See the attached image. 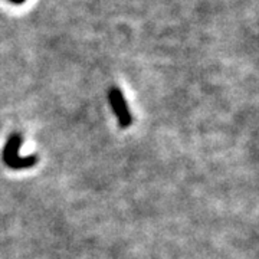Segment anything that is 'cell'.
<instances>
[{
  "mask_svg": "<svg viewBox=\"0 0 259 259\" xmlns=\"http://www.w3.org/2000/svg\"><path fill=\"white\" fill-rule=\"evenodd\" d=\"M22 141L23 140H22L20 134H12L5 148H3V153H2L3 163L13 170L28 168V167H32L36 163L35 156H30V157H20L19 156V148L22 146Z\"/></svg>",
  "mask_w": 259,
  "mask_h": 259,
  "instance_id": "cell-1",
  "label": "cell"
},
{
  "mask_svg": "<svg viewBox=\"0 0 259 259\" xmlns=\"http://www.w3.org/2000/svg\"><path fill=\"white\" fill-rule=\"evenodd\" d=\"M108 100L111 102V107L115 115H117V120L122 128H127L131 125L133 122V117L130 114L128 107H127V102L125 98L117 87H112L108 90Z\"/></svg>",
  "mask_w": 259,
  "mask_h": 259,
  "instance_id": "cell-2",
  "label": "cell"
},
{
  "mask_svg": "<svg viewBox=\"0 0 259 259\" xmlns=\"http://www.w3.org/2000/svg\"><path fill=\"white\" fill-rule=\"evenodd\" d=\"M12 3H16V5H22V3H25V0H10Z\"/></svg>",
  "mask_w": 259,
  "mask_h": 259,
  "instance_id": "cell-3",
  "label": "cell"
}]
</instances>
